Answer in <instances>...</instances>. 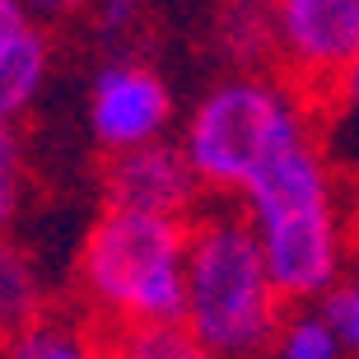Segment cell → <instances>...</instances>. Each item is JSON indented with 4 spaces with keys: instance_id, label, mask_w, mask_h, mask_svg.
Returning a JSON list of instances; mask_svg holds the SVG:
<instances>
[{
    "instance_id": "cell-8",
    "label": "cell",
    "mask_w": 359,
    "mask_h": 359,
    "mask_svg": "<svg viewBox=\"0 0 359 359\" xmlns=\"http://www.w3.org/2000/svg\"><path fill=\"white\" fill-rule=\"evenodd\" d=\"M52 66V42L24 0H0V126H14L38 103Z\"/></svg>"
},
{
    "instance_id": "cell-1",
    "label": "cell",
    "mask_w": 359,
    "mask_h": 359,
    "mask_svg": "<svg viewBox=\"0 0 359 359\" xmlns=\"http://www.w3.org/2000/svg\"><path fill=\"white\" fill-rule=\"evenodd\" d=\"M238 196L280 299L285 304L327 299L341 276V224H336L332 173L313 135L280 145L243 182Z\"/></svg>"
},
{
    "instance_id": "cell-13",
    "label": "cell",
    "mask_w": 359,
    "mask_h": 359,
    "mask_svg": "<svg viewBox=\"0 0 359 359\" xmlns=\"http://www.w3.org/2000/svg\"><path fill=\"white\" fill-rule=\"evenodd\" d=\"M117 359H215L191 341L187 327H126L117 341Z\"/></svg>"
},
{
    "instance_id": "cell-11",
    "label": "cell",
    "mask_w": 359,
    "mask_h": 359,
    "mask_svg": "<svg viewBox=\"0 0 359 359\" xmlns=\"http://www.w3.org/2000/svg\"><path fill=\"white\" fill-rule=\"evenodd\" d=\"M224 47L238 61H262V52L280 47L276 42V10L271 0H229L224 5Z\"/></svg>"
},
{
    "instance_id": "cell-4",
    "label": "cell",
    "mask_w": 359,
    "mask_h": 359,
    "mask_svg": "<svg viewBox=\"0 0 359 359\" xmlns=\"http://www.w3.org/2000/svg\"><path fill=\"white\" fill-rule=\"evenodd\" d=\"M308 135L304 103L262 75H229L201 93L182 131V154L210 191H243V182L276 154Z\"/></svg>"
},
{
    "instance_id": "cell-18",
    "label": "cell",
    "mask_w": 359,
    "mask_h": 359,
    "mask_svg": "<svg viewBox=\"0 0 359 359\" xmlns=\"http://www.w3.org/2000/svg\"><path fill=\"white\" fill-rule=\"evenodd\" d=\"M341 75H346V98H350V103L359 107V56H355V61H350L346 70H341Z\"/></svg>"
},
{
    "instance_id": "cell-15",
    "label": "cell",
    "mask_w": 359,
    "mask_h": 359,
    "mask_svg": "<svg viewBox=\"0 0 359 359\" xmlns=\"http://www.w3.org/2000/svg\"><path fill=\"white\" fill-rule=\"evenodd\" d=\"M322 313H327V322L341 332L346 350H359V271L322 299Z\"/></svg>"
},
{
    "instance_id": "cell-9",
    "label": "cell",
    "mask_w": 359,
    "mask_h": 359,
    "mask_svg": "<svg viewBox=\"0 0 359 359\" xmlns=\"http://www.w3.org/2000/svg\"><path fill=\"white\" fill-rule=\"evenodd\" d=\"M42 308H47V290L33 257L10 238H0V341H14L28 327H38Z\"/></svg>"
},
{
    "instance_id": "cell-16",
    "label": "cell",
    "mask_w": 359,
    "mask_h": 359,
    "mask_svg": "<svg viewBox=\"0 0 359 359\" xmlns=\"http://www.w3.org/2000/svg\"><path fill=\"white\" fill-rule=\"evenodd\" d=\"M140 10H145V0H93V5H89L93 28H98L103 38L131 33V28L140 24Z\"/></svg>"
},
{
    "instance_id": "cell-12",
    "label": "cell",
    "mask_w": 359,
    "mask_h": 359,
    "mask_svg": "<svg viewBox=\"0 0 359 359\" xmlns=\"http://www.w3.org/2000/svg\"><path fill=\"white\" fill-rule=\"evenodd\" d=\"M28 196V154L24 135L14 126H0V238H10Z\"/></svg>"
},
{
    "instance_id": "cell-6",
    "label": "cell",
    "mask_w": 359,
    "mask_h": 359,
    "mask_svg": "<svg viewBox=\"0 0 359 359\" xmlns=\"http://www.w3.org/2000/svg\"><path fill=\"white\" fill-rule=\"evenodd\" d=\"M201 177L191 173L182 145H140L112 154L103 168V201L107 210H140V215H196Z\"/></svg>"
},
{
    "instance_id": "cell-10",
    "label": "cell",
    "mask_w": 359,
    "mask_h": 359,
    "mask_svg": "<svg viewBox=\"0 0 359 359\" xmlns=\"http://www.w3.org/2000/svg\"><path fill=\"white\" fill-rule=\"evenodd\" d=\"M276 359H346V341L322 308H299L280 322L276 332Z\"/></svg>"
},
{
    "instance_id": "cell-5",
    "label": "cell",
    "mask_w": 359,
    "mask_h": 359,
    "mask_svg": "<svg viewBox=\"0 0 359 359\" xmlns=\"http://www.w3.org/2000/svg\"><path fill=\"white\" fill-rule=\"evenodd\" d=\"M173 121V93L145 61H103L89 89V131L107 154L159 145Z\"/></svg>"
},
{
    "instance_id": "cell-17",
    "label": "cell",
    "mask_w": 359,
    "mask_h": 359,
    "mask_svg": "<svg viewBox=\"0 0 359 359\" xmlns=\"http://www.w3.org/2000/svg\"><path fill=\"white\" fill-rule=\"evenodd\" d=\"M93 0H24V10L33 19H70V14L89 10Z\"/></svg>"
},
{
    "instance_id": "cell-7",
    "label": "cell",
    "mask_w": 359,
    "mask_h": 359,
    "mask_svg": "<svg viewBox=\"0 0 359 359\" xmlns=\"http://www.w3.org/2000/svg\"><path fill=\"white\" fill-rule=\"evenodd\" d=\"M276 42L299 75H341L359 56V0H271Z\"/></svg>"
},
{
    "instance_id": "cell-3",
    "label": "cell",
    "mask_w": 359,
    "mask_h": 359,
    "mask_svg": "<svg viewBox=\"0 0 359 359\" xmlns=\"http://www.w3.org/2000/svg\"><path fill=\"white\" fill-rule=\"evenodd\" d=\"M84 294L126 327H182L187 224L173 215L103 210L80 252Z\"/></svg>"
},
{
    "instance_id": "cell-14",
    "label": "cell",
    "mask_w": 359,
    "mask_h": 359,
    "mask_svg": "<svg viewBox=\"0 0 359 359\" xmlns=\"http://www.w3.org/2000/svg\"><path fill=\"white\" fill-rule=\"evenodd\" d=\"M10 359H103V355H93V346L70 327L38 322V327H28L24 336L10 341Z\"/></svg>"
},
{
    "instance_id": "cell-2",
    "label": "cell",
    "mask_w": 359,
    "mask_h": 359,
    "mask_svg": "<svg viewBox=\"0 0 359 359\" xmlns=\"http://www.w3.org/2000/svg\"><path fill=\"white\" fill-rule=\"evenodd\" d=\"M280 290L243 210H210L187 224L182 327L215 359H262L280 332Z\"/></svg>"
}]
</instances>
